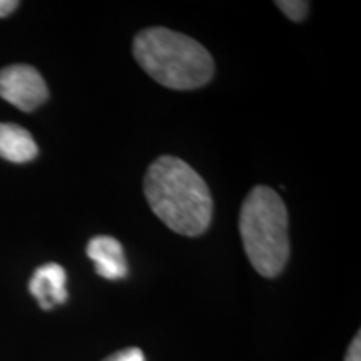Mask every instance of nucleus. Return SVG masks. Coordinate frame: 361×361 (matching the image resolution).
Returning a JSON list of instances; mask_svg holds the SVG:
<instances>
[{
  "instance_id": "obj_7",
  "label": "nucleus",
  "mask_w": 361,
  "mask_h": 361,
  "mask_svg": "<svg viewBox=\"0 0 361 361\" xmlns=\"http://www.w3.org/2000/svg\"><path fill=\"white\" fill-rule=\"evenodd\" d=\"M39 147L29 130L17 124L0 123V157L24 164L37 157Z\"/></svg>"
},
{
  "instance_id": "obj_6",
  "label": "nucleus",
  "mask_w": 361,
  "mask_h": 361,
  "mask_svg": "<svg viewBox=\"0 0 361 361\" xmlns=\"http://www.w3.org/2000/svg\"><path fill=\"white\" fill-rule=\"evenodd\" d=\"M85 255L96 264L99 276L106 279H123L128 276L124 247L111 236H96L89 241Z\"/></svg>"
},
{
  "instance_id": "obj_2",
  "label": "nucleus",
  "mask_w": 361,
  "mask_h": 361,
  "mask_svg": "<svg viewBox=\"0 0 361 361\" xmlns=\"http://www.w3.org/2000/svg\"><path fill=\"white\" fill-rule=\"evenodd\" d=\"M133 54L135 62L168 89L202 87L214 75V61L206 47L164 27H152L135 35Z\"/></svg>"
},
{
  "instance_id": "obj_3",
  "label": "nucleus",
  "mask_w": 361,
  "mask_h": 361,
  "mask_svg": "<svg viewBox=\"0 0 361 361\" xmlns=\"http://www.w3.org/2000/svg\"><path fill=\"white\" fill-rule=\"evenodd\" d=\"M239 233L252 268L276 278L290 258L288 209L279 194L266 186L252 189L243 202Z\"/></svg>"
},
{
  "instance_id": "obj_9",
  "label": "nucleus",
  "mask_w": 361,
  "mask_h": 361,
  "mask_svg": "<svg viewBox=\"0 0 361 361\" xmlns=\"http://www.w3.org/2000/svg\"><path fill=\"white\" fill-rule=\"evenodd\" d=\"M104 361H144V353L139 348H126L107 356Z\"/></svg>"
},
{
  "instance_id": "obj_11",
  "label": "nucleus",
  "mask_w": 361,
  "mask_h": 361,
  "mask_svg": "<svg viewBox=\"0 0 361 361\" xmlns=\"http://www.w3.org/2000/svg\"><path fill=\"white\" fill-rule=\"evenodd\" d=\"M17 7H19V2H17V0H0V19L11 16Z\"/></svg>"
},
{
  "instance_id": "obj_8",
  "label": "nucleus",
  "mask_w": 361,
  "mask_h": 361,
  "mask_svg": "<svg viewBox=\"0 0 361 361\" xmlns=\"http://www.w3.org/2000/svg\"><path fill=\"white\" fill-rule=\"evenodd\" d=\"M276 7L293 22H301L310 11V4L301 0H278Z\"/></svg>"
},
{
  "instance_id": "obj_1",
  "label": "nucleus",
  "mask_w": 361,
  "mask_h": 361,
  "mask_svg": "<svg viewBox=\"0 0 361 361\" xmlns=\"http://www.w3.org/2000/svg\"><path fill=\"white\" fill-rule=\"evenodd\" d=\"M151 211L183 236H200L213 218V197L206 180L179 157L161 156L144 176Z\"/></svg>"
},
{
  "instance_id": "obj_5",
  "label": "nucleus",
  "mask_w": 361,
  "mask_h": 361,
  "mask_svg": "<svg viewBox=\"0 0 361 361\" xmlns=\"http://www.w3.org/2000/svg\"><path fill=\"white\" fill-rule=\"evenodd\" d=\"M67 274L57 263H47L35 269L29 283V291L42 310H52L56 305L67 301Z\"/></svg>"
},
{
  "instance_id": "obj_4",
  "label": "nucleus",
  "mask_w": 361,
  "mask_h": 361,
  "mask_svg": "<svg viewBox=\"0 0 361 361\" xmlns=\"http://www.w3.org/2000/svg\"><path fill=\"white\" fill-rule=\"evenodd\" d=\"M0 97L17 109L32 112L47 101V84L34 67L8 66L0 71Z\"/></svg>"
},
{
  "instance_id": "obj_10",
  "label": "nucleus",
  "mask_w": 361,
  "mask_h": 361,
  "mask_svg": "<svg viewBox=\"0 0 361 361\" xmlns=\"http://www.w3.org/2000/svg\"><path fill=\"white\" fill-rule=\"evenodd\" d=\"M345 361H361V333H356V336L351 341L348 351H346Z\"/></svg>"
}]
</instances>
